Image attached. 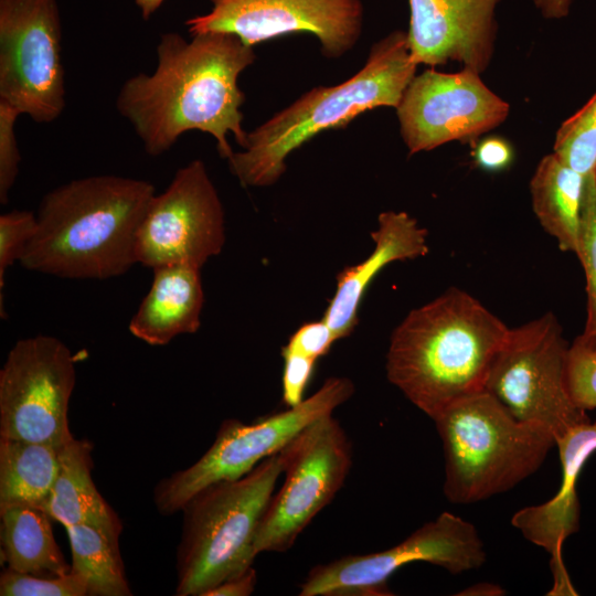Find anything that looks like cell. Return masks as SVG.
<instances>
[{"label":"cell","mask_w":596,"mask_h":596,"mask_svg":"<svg viewBox=\"0 0 596 596\" xmlns=\"http://www.w3.org/2000/svg\"><path fill=\"white\" fill-rule=\"evenodd\" d=\"M562 465V483L549 501L523 508L511 518V524L533 544L552 556L555 577L553 592H572L562 561L565 540L579 528L578 476L596 451V422L576 426L555 441Z\"/></svg>","instance_id":"cell-17"},{"label":"cell","mask_w":596,"mask_h":596,"mask_svg":"<svg viewBox=\"0 0 596 596\" xmlns=\"http://www.w3.org/2000/svg\"><path fill=\"white\" fill-rule=\"evenodd\" d=\"M472 157L477 167L489 172L508 169L514 159L512 145L503 137L488 136L473 143Z\"/></svg>","instance_id":"cell-33"},{"label":"cell","mask_w":596,"mask_h":596,"mask_svg":"<svg viewBox=\"0 0 596 596\" xmlns=\"http://www.w3.org/2000/svg\"><path fill=\"white\" fill-rule=\"evenodd\" d=\"M53 445L0 438V508H41L47 500L60 465Z\"/></svg>","instance_id":"cell-23"},{"label":"cell","mask_w":596,"mask_h":596,"mask_svg":"<svg viewBox=\"0 0 596 596\" xmlns=\"http://www.w3.org/2000/svg\"><path fill=\"white\" fill-rule=\"evenodd\" d=\"M210 12L185 21L191 35L225 32L254 45L291 33H310L327 58H339L360 40L361 0H210Z\"/></svg>","instance_id":"cell-15"},{"label":"cell","mask_w":596,"mask_h":596,"mask_svg":"<svg viewBox=\"0 0 596 596\" xmlns=\"http://www.w3.org/2000/svg\"><path fill=\"white\" fill-rule=\"evenodd\" d=\"M21 113L13 106L0 102V202H8L9 192L19 173V152L15 123Z\"/></svg>","instance_id":"cell-30"},{"label":"cell","mask_w":596,"mask_h":596,"mask_svg":"<svg viewBox=\"0 0 596 596\" xmlns=\"http://www.w3.org/2000/svg\"><path fill=\"white\" fill-rule=\"evenodd\" d=\"M200 269L155 268L150 289L129 322L130 333L149 345H166L179 334L196 332L204 302Z\"/></svg>","instance_id":"cell-19"},{"label":"cell","mask_w":596,"mask_h":596,"mask_svg":"<svg viewBox=\"0 0 596 596\" xmlns=\"http://www.w3.org/2000/svg\"><path fill=\"white\" fill-rule=\"evenodd\" d=\"M546 19H561L568 14L571 0H533Z\"/></svg>","instance_id":"cell-35"},{"label":"cell","mask_w":596,"mask_h":596,"mask_svg":"<svg viewBox=\"0 0 596 596\" xmlns=\"http://www.w3.org/2000/svg\"><path fill=\"white\" fill-rule=\"evenodd\" d=\"M566 384L571 398L579 408H596V337L581 333L568 345Z\"/></svg>","instance_id":"cell-27"},{"label":"cell","mask_w":596,"mask_h":596,"mask_svg":"<svg viewBox=\"0 0 596 596\" xmlns=\"http://www.w3.org/2000/svg\"><path fill=\"white\" fill-rule=\"evenodd\" d=\"M407 32L375 42L362 68L333 86H316L247 134L242 151L227 159L245 187H269L286 171V159L317 135L347 127L377 107L396 108L416 75Z\"/></svg>","instance_id":"cell-4"},{"label":"cell","mask_w":596,"mask_h":596,"mask_svg":"<svg viewBox=\"0 0 596 596\" xmlns=\"http://www.w3.org/2000/svg\"><path fill=\"white\" fill-rule=\"evenodd\" d=\"M156 195L146 180L99 174L47 192L19 263L68 279L117 277L137 263V234Z\"/></svg>","instance_id":"cell-2"},{"label":"cell","mask_w":596,"mask_h":596,"mask_svg":"<svg viewBox=\"0 0 596 596\" xmlns=\"http://www.w3.org/2000/svg\"><path fill=\"white\" fill-rule=\"evenodd\" d=\"M433 421L444 449V493L456 504L510 490L533 475L555 445L549 429L518 421L486 390L457 400Z\"/></svg>","instance_id":"cell-5"},{"label":"cell","mask_w":596,"mask_h":596,"mask_svg":"<svg viewBox=\"0 0 596 596\" xmlns=\"http://www.w3.org/2000/svg\"><path fill=\"white\" fill-rule=\"evenodd\" d=\"M468 595H501L502 589L491 584H478L466 590Z\"/></svg>","instance_id":"cell-37"},{"label":"cell","mask_w":596,"mask_h":596,"mask_svg":"<svg viewBox=\"0 0 596 596\" xmlns=\"http://www.w3.org/2000/svg\"><path fill=\"white\" fill-rule=\"evenodd\" d=\"M284 482L273 494L254 550L286 552L342 488L352 466V445L332 414L305 427L279 451Z\"/></svg>","instance_id":"cell-9"},{"label":"cell","mask_w":596,"mask_h":596,"mask_svg":"<svg viewBox=\"0 0 596 596\" xmlns=\"http://www.w3.org/2000/svg\"><path fill=\"white\" fill-rule=\"evenodd\" d=\"M281 475L277 453L245 476L211 483L185 502L175 595L205 596L253 566L256 533Z\"/></svg>","instance_id":"cell-6"},{"label":"cell","mask_w":596,"mask_h":596,"mask_svg":"<svg viewBox=\"0 0 596 596\" xmlns=\"http://www.w3.org/2000/svg\"><path fill=\"white\" fill-rule=\"evenodd\" d=\"M354 393L348 377H329L300 404L259 417L253 423L224 421L211 447L190 467L162 478L155 487L158 512L171 515L202 488L238 479L277 454L305 427L347 402Z\"/></svg>","instance_id":"cell-7"},{"label":"cell","mask_w":596,"mask_h":596,"mask_svg":"<svg viewBox=\"0 0 596 596\" xmlns=\"http://www.w3.org/2000/svg\"><path fill=\"white\" fill-rule=\"evenodd\" d=\"M576 256L586 277L587 319L583 333L596 337V172L586 177Z\"/></svg>","instance_id":"cell-26"},{"label":"cell","mask_w":596,"mask_h":596,"mask_svg":"<svg viewBox=\"0 0 596 596\" xmlns=\"http://www.w3.org/2000/svg\"><path fill=\"white\" fill-rule=\"evenodd\" d=\"M225 214L204 162L180 168L168 188L152 198L137 234V263L201 268L225 244Z\"/></svg>","instance_id":"cell-13"},{"label":"cell","mask_w":596,"mask_h":596,"mask_svg":"<svg viewBox=\"0 0 596 596\" xmlns=\"http://www.w3.org/2000/svg\"><path fill=\"white\" fill-rule=\"evenodd\" d=\"M480 75L468 67L455 73L428 67L414 76L395 108L409 155L451 141L473 145L505 121L510 105Z\"/></svg>","instance_id":"cell-14"},{"label":"cell","mask_w":596,"mask_h":596,"mask_svg":"<svg viewBox=\"0 0 596 596\" xmlns=\"http://www.w3.org/2000/svg\"><path fill=\"white\" fill-rule=\"evenodd\" d=\"M500 0H408L407 41L416 65L459 62L482 74L493 57Z\"/></svg>","instance_id":"cell-16"},{"label":"cell","mask_w":596,"mask_h":596,"mask_svg":"<svg viewBox=\"0 0 596 596\" xmlns=\"http://www.w3.org/2000/svg\"><path fill=\"white\" fill-rule=\"evenodd\" d=\"M508 332L478 299L449 288L411 310L394 329L387 380L433 419L457 400L485 390Z\"/></svg>","instance_id":"cell-3"},{"label":"cell","mask_w":596,"mask_h":596,"mask_svg":"<svg viewBox=\"0 0 596 596\" xmlns=\"http://www.w3.org/2000/svg\"><path fill=\"white\" fill-rule=\"evenodd\" d=\"M72 552V571L87 584L89 596H130L119 542L87 524L65 526Z\"/></svg>","instance_id":"cell-24"},{"label":"cell","mask_w":596,"mask_h":596,"mask_svg":"<svg viewBox=\"0 0 596 596\" xmlns=\"http://www.w3.org/2000/svg\"><path fill=\"white\" fill-rule=\"evenodd\" d=\"M427 230L404 211H384L371 233L374 249L361 263L348 266L337 276V287L322 319L337 340L352 333L359 322V308L376 275L396 260L414 259L428 253Z\"/></svg>","instance_id":"cell-18"},{"label":"cell","mask_w":596,"mask_h":596,"mask_svg":"<svg viewBox=\"0 0 596 596\" xmlns=\"http://www.w3.org/2000/svg\"><path fill=\"white\" fill-rule=\"evenodd\" d=\"M415 562L430 563L457 575L480 567L486 562V552L472 523L443 512L387 550L345 555L313 566L300 585L299 595H392L389 578Z\"/></svg>","instance_id":"cell-11"},{"label":"cell","mask_w":596,"mask_h":596,"mask_svg":"<svg viewBox=\"0 0 596 596\" xmlns=\"http://www.w3.org/2000/svg\"><path fill=\"white\" fill-rule=\"evenodd\" d=\"M156 51L153 73L130 76L116 97L118 113L145 151L158 157L190 130L211 135L226 160L234 152L230 135L244 148L248 132L242 125L245 95L238 77L256 60L254 49L225 32L200 33L190 41L167 32Z\"/></svg>","instance_id":"cell-1"},{"label":"cell","mask_w":596,"mask_h":596,"mask_svg":"<svg viewBox=\"0 0 596 596\" xmlns=\"http://www.w3.org/2000/svg\"><path fill=\"white\" fill-rule=\"evenodd\" d=\"M1 596H87L86 581L77 573L38 576L7 567L0 576Z\"/></svg>","instance_id":"cell-28"},{"label":"cell","mask_w":596,"mask_h":596,"mask_svg":"<svg viewBox=\"0 0 596 596\" xmlns=\"http://www.w3.org/2000/svg\"><path fill=\"white\" fill-rule=\"evenodd\" d=\"M56 0H0V102L47 124L65 108Z\"/></svg>","instance_id":"cell-10"},{"label":"cell","mask_w":596,"mask_h":596,"mask_svg":"<svg viewBox=\"0 0 596 596\" xmlns=\"http://www.w3.org/2000/svg\"><path fill=\"white\" fill-rule=\"evenodd\" d=\"M586 177L554 152L544 156L530 180L533 212L564 252L578 251Z\"/></svg>","instance_id":"cell-21"},{"label":"cell","mask_w":596,"mask_h":596,"mask_svg":"<svg viewBox=\"0 0 596 596\" xmlns=\"http://www.w3.org/2000/svg\"><path fill=\"white\" fill-rule=\"evenodd\" d=\"M567 349L551 312L509 329L485 385L518 421L545 427L555 441L589 422L567 390Z\"/></svg>","instance_id":"cell-8"},{"label":"cell","mask_w":596,"mask_h":596,"mask_svg":"<svg viewBox=\"0 0 596 596\" xmlns=\"http://www.w3.org/2000/svg\"><path fill=\"white\" fill-rule=\"evenodd\" d=\"M92 449L88 440L75 438L60 448L57 476L42 509L64 526L87 524L119 542L120 519L92 478Z\"/></svg>","instance_id":"cell-20"},{"label":"cell","mask_w":596,"mask_h":596,"mask_svg":"<svg viewBox=\"0 0 596 596\" xmlns=\"http://www.w3.org/2000/svg\"><path fill=\"white\" fill-rule=\"evenodd\" d=\"M75 360L60 339L45 334L19 340L0 370V438L62 447L74 437L68 403Z\"/></svg>","instance_id":"cell-12"},{"label":"cell","mask_w":596,"mask_h":596,"mask_svg":"<svg viewBox=\"0 0 596 596\" xmlns=\"http://www.w3.org/2000/svg\"><path fill=\"white\" fill-rule=\"evenodd\" d=\"M553 152L585 177L596 172V93L558 127Z\"/></svg>","instance_id":"cell-25"},{"label":"cell","mask_w":596,"mask_h":596,"mask_svg":"<svg viewBox=\"0 0 596 596\" xmlns=\"http://www.w3.org/2000/svg\"><path fill=\"white\" fill-rule=\"evenodd\" d=\"M36 224V214L25 210H13L0 216V291L8 267L20 260Z\"/></svg>","instance_id":"cell-29"},{"label":"cell","mask_w":596,"mask_h":596,"mask_svg":"<svg viewBox=\"0 0 596 596\" xmlns=\"http://www.w3.org/2000/svg\"><path fill=\"white\" fill-rule=\"evenodd\" d=\"M163 1L164 0H135L145 20H148L159 9Z\"/></svg>","instance_id":"cell-36"},{"label":"cell","mask_w":596,"mask_h":596,"mask_svg":"<svg viewBox=\"0 0 596 596\" xmlns=\"http://www.w3.org/2000/svg\"><path fill=\"white\" fill-rule=\"evenodd\" d=\"M281 355L284 358L283 401L287 407H292L305 400V392L317 360L285 348L281 349Z\"/></svg>","instance_id":"cell-31"},{"label":"cell","mask_w":596,"mask_h":596,"mask_svg":"<svg viewBox=\"0 0 596 596\" xmlns=\"http://www.w3.org/2000/svg\"><path fill=\"white\" fill-rule=\"evenodd\" d=\"M1 546L8 567L38 575L58 576L72 572L57 545L50 515L41 508H0Z\"/></svg>","instance_id":"cell-22"},{"label":"cell","mask_w":596,"mask_h":596,"mask_svg":"<svg viewBox=\"0 0 596 596\" xmlns=\"http://www.w3.org/2000/svg\"><path fill=\"white\" fill-rule=\"evenodd\" d=\"M257 582L256 571L252 566L246 572L219 584L205 596H248L253 594Z\"/></svg>","instance_id":"cell-34"},{"label":"cell","mask_w":596,"mask_h":596,"mask_svg":"<svg viewBox=\"0 0 596 596\" xmlns=\"http://www.w3.org/2000/svg\"><path fill=\"white\" fill-rule=\"evenodd\" d=\"M336 341L331 329L321 319L299 327L284 348L318 360L330 351Z\"/></svg>","instance_id":"cell-32"}]
</instances>
